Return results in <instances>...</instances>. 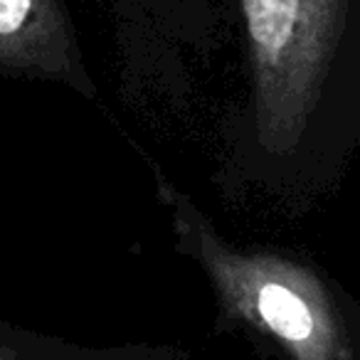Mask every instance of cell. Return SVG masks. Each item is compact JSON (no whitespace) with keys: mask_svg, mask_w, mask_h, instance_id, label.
Here are the masks:
<instances>
[{"mask_svg":"<svg viewBox=\"0 0 360 360\" xmlns=\"http://www.w3.org/2000/svg\"><path fill=\"white\" fill-rule=\"evenodd\" d=\"M96 355H99V348L70 343L65 338L40 333L27 360H96Z\"/></svg>","mask_w":360,"mask_h":360,"instance_id":"cell-4","label":"cell"},{"mask_svg":"<svg viewBox=\"0 0 360 360\" xmlns=\"http://www.w3.org/2000/svg\"><path fill=\"white\" fill-rule=\"evenodd\" d=\"M175 247L200 269L217 306V328L271 345L281 360H350L343 321L311 266L274 250L237 245L188 193L155 170Z\"/></svg>","mask_w":360,"mask_h":360,"instance_id":"cell-2","label":"cell"},{"mask_svg":"<svg viewBox=\"0 0 360 360\" xmlns=\"http://www.w3.org/2000/svg\"><path fill=\"white\" fill-rule=\"evenodd\" d=\"M348 0H220L235 22L245 94L217 121L222 193L279 186L314 143Z\"/></svg>","mask_w":360,"mask_h":360,"instance_id":"cell-1","label":"cell"},{"mask_svg":"<svg viewBox=\"0 0 360 360\" xmlns=\"http://www.w3.org/2000/svg\"><path fill=\"white\" fill-rule=\"evenodd\" d=\"M0 77L62 84L99 99L67 0H0Z\"/></svg>","mask_w":360,"mask_h":360,"instance_id":"cell-3","label":"cell"},{"mask_svg":"<svg viewBox=\"0 0 360 360\" xmlns=\"http://www.w3.org/2000/svg\"><path fill=\"white\" fill-rule=\"evenodd\" d=\"M37 335L20 326H11L0 319V360H27L37 343Z\"/></svg>","mask_w":360,"mask_h":360,"instance_id":"cell-5","label":"cell"}]
</instances>
